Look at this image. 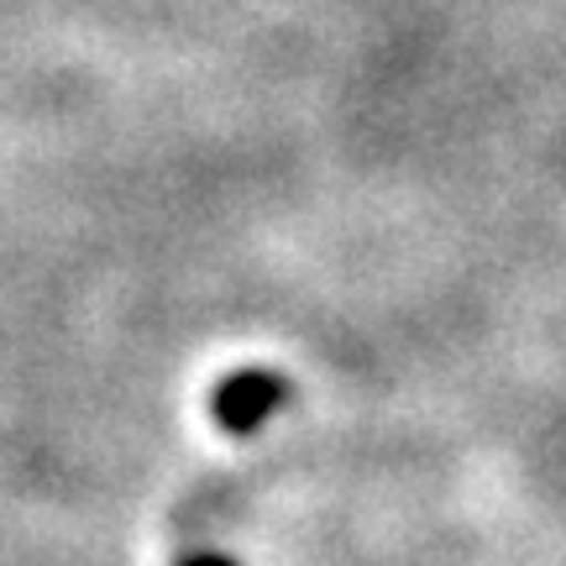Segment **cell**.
<instances>
[{"label":"cell","mask_w":566,"mask_h":566,"mask_svg":"<svg viewBox=\"0 0 566 566\" xmlns=\"http://www.w3.org/2000/svg\"><path fill=\"white\" fill-rule=\"evenodd\" d=\"M283 405H289V378L273 367H242L210 394L216 424L226 436H258Z\"/></svg>","instance_id":"cell-1"},{"label":"cell","mask_w":566,"mask_h":566,"mask_svg":"<svg viewBox=\"0 0 566 566\" xmlns=\"http://www.w3.org/2000/svg\"><path fill=\"white\" fill-rule=\"evenodd\" d=\"M179 566H242L237 556H226V551H195V556H184Z\"/></svg>","instance_id":"cell-2"}]
</instances>
